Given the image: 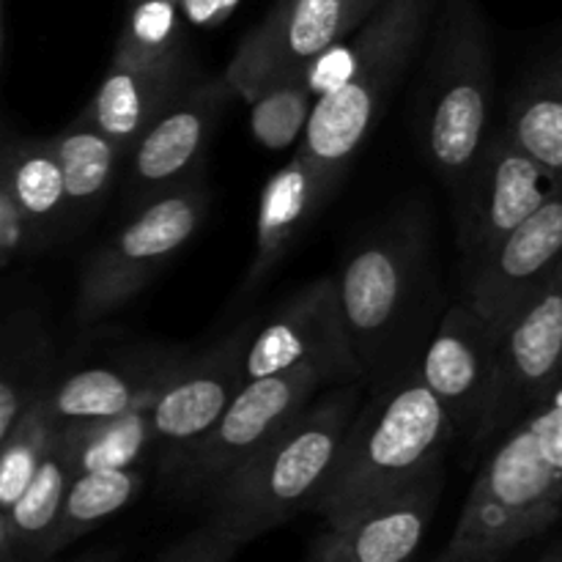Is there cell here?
<instances>
[{"label": "cell", "instance_id": "8d00e7d4", "mask_svg": "<svg viewBox=\"0 0 562 562\" xmlns=\"http://www.w3.org/2000/svg\"><path fill=\"white\" fill-rule=\"evenodd\" d=\"M431 562H445V560H442V558H437V560H431Z\"/></svg>", "mask_w": 562, "mask_h": 562}, {"label": "cell", "instance_id": "ba28073f", "mask_svg": "<svg viewBox=\"0 0 562 562\" xmlns=\"http://www.w3.org/2000/svg\"><path fill=\"white\" fill-rule=\"evenodd\" d=\"M382 3L384 0H278L236 44L225 80L236 97L247 99L274 77L311 71Z\"/></svg>", "mask_w": 562, "mask_h": 562}, {"label": "cell", "instance_id": "484cf974", "mask_svg": "<svg viewBox=\"0 0 562 562\" xmlns=\"http://www.w3.org/2000/svg\"><path fill=\"white\" fill-rule=\"evenodd\" d=\"M140 488L143 472L137 467H130V470H88L75 475L69 492H66L58 530H55V558L75 541H80L82 536H88L93 527L102 525L104 519L126 508L140 494Z\"/></svg>", "mask_w": 562, "mask_h": 562}, {"label": "cell", "instance_id": "9c48e42d", "mask_svg": "<svg viewBox=\"0 0 562 562\" xmlns=\"http://www.w3.org/2000/svg\"><path fill=\"white\" fill-rule=\"evenodd\" d=\"M560 190L562 181L538 165L505 126L492 132L470 179L456 192L467 274Z\"/></svg>", "mask_w": 562, "mask_h": 562}, {"label": "cell", "instance_id": "7c38bea8", "mask_svg": "<svg viewBox=\"0 0 562 562\" xmlns=\"http://www.w3.org/2000/svg\"><path fill=\"white\" fill-rule=\"evenodd\" d=\"M234 88L223 77L192 80L170 108L126 151V198L135 209L195 179L209 137L223 119Z\"/></svg>", "mask_w": 562, "mask_h": 562}, {"label": "cell", "instance_id": "8992f818", "mask_svg": "<svg viewBox=\"0 0 562 562\" xmlns=\"http://www.w3.org/2000/svg\"><path fill=\"white\" fill-rule=\"evenodd\" d=\"M209 192L201 176L135 209L104 245L88 256L80 274L75 316L82 327L135 300L151 274L201 228Z\"/></svg>", "mask_w": 562, "mask_h": 562}, {"label": "cell", "instance_id": "4316f807", "mask_svg": "<svg viewBox=\"0 0 562 562\" xmlns=\"http://www.w3.org/2000/svg\"><path fill=\"white\" fill-rule=\"evenodd\" d=\"M245 102L250 104L252 137L269 151H285L305 137L318 93L311 71H296L263 82Z\"/></svg>", "mask_w": 562, "mask_h": 562}, {"label": "cell", "instance_id": "d4e9b609", "mask_svg": "<svg viewBox=\"0 0 562 562\" xmlns=\"http://www.w3.org/2000/svg\"><path fill=\"white\" fill-rule=\"evenodd\" d=\"M49 344L42 327L27 318L9 322L0 362V439L47 395Z\"/></svg>", "mask_w": 562, "mask_h": 562}, {"label": "cell", "instance_id": "30bf717a", "mask_svg": "<svg viewBox=\"0 0 562 562\" xmlns=\"http://www.w3.org/2000/svg\"><path fill=\"white\" fill-rule=\"evenodd\" d=\"M294 368H313L327 382H351L366 373L340 305L338 278L313 280L256 327L245 355L247 382Z\"/></svg>", "mask_w": 562, "mask_h": 562}, {"label": "cell", "instance_id": "1f68e13d", "mask_svg": "<svg viewBox=\"0 0 562 562\" xmlns=\"http://www.w3.org/2000/svg\"><path fill=\"white\" fill-rule=\"evenodd\" d=\"M36 239L38 234L25 209L16 203L9 187L0 184V267L5 269L14 258L31 250Z\"/></svg>", "mask_w": 562, "mask_h": 562}, {"label": "cell", "instance_id": "5b68a950", "mask_svg": "<svg viewBox=\"0 0 562 562\" xmlns=\"http://www.w3.org/2000/svg\"><path fill=\"white\" fill-rule=\"evenodd\" d=\"M494 58L481 0H442L431 25L420 151L434 173L461 190L488 140Z\"/></svg>", "mask_w": 562, "mask_h": 562}, {"label": "cell", "instance_id": "83f0119b", "mask_svg": "<svg viewBox=\"0 0 562 562\" xmlns=\"http://www.w3.org/2000/svg\"><path fill=\"white\" fill-rule=\"evenodd\" d=\"M179 0H130L113 58L162 66L190 60Z\"/></svg>", "mask_w": 562, "mask_h": 562}, {"label": "cell", "instance_id": "e0dca14e", "mask_svg": "<svg viewBox=\"0 0 562 562\" xmlns=\"http://www.w3.org/2000/svg\"><path fill=\"white\" fill-rule=\"evenodd\" d=\"M442 494V467L409 486L373 499L346 519L327 525L324 536L355 562H409L426 538Z\"/></svg>", "mask_w": 562, "mask_h": 562}, {"label": "cell", "instance_id": "5bb4252c", "mask_svg": "<svg viewBox=\"0 0 562 562\" xmlns=\"http://www.w3.org/2000/svg\"><path fill=\"white\" fill-rule=\"evenodd\" d=\"M503 329L467 302L450 307L426 346L420 376L453 420L459 437L481 442L497 387Z\"/></svg>", "mask_w": 562, "mask_h": 562}, {"label": "cell", "instance_id": "4dcf8cb0", "mask_svg": "<svg viewBox=\"0 0 562 562\" xmlns=\"http://www.w3.org/2000/svg\"><path fill=\"white\" fill-rule=\"evenodd\" d=\"M241 543L220 530L217 525L206 521L201 530L181 538L159 562H231L239 554Z\"/></svg>", "mask_w": 562, "mask_h": 562}, {"label": "cell", "instance_id": "6da1fadb", "mask_svg": "<svg viewBox=\"0 0 562 562\" xmlns=\"http://www.w3.org/2000/svg\"><path fill=\"white\" fill-rule=\"evenodd\" d=\"M483 461L445 562H503L562 514V382L532 404Z\"/></svg>", "mask_w": 562, "mask_h": 562}, {"label": "cell", "instance_id": "836d02e7", "mask_svg": "<svg viewBox=\"0 0 562 562\" xmlns=\"http://www.w3.org/2000/svg\"><path fill=\"white\" fill-rule=\"evenodd\" d=\"M307 562H355V560H351L349 554H346L344 549L338 547V543L329 541L327 536H322L316 541V547H313L311 560H307Z\"/></svg>", "mask_w": 562, "mask_h": 562}, {"label": "cell", "instance_id": "f546056e", "mask_svg": "<svg viewBox=\"0 0 562 562\" xmlns=\"http://www.w3.org/2000/svg\"><path fill=\"white\" fill-rule=\"evenodd\" d=\"M58 437L44 398L22 417L14 431L0 439V516L9 514L27 492Z\"/></svg>", "mask_w": 562, "mask_h": 562}, {"label": "cell", "instance_id": "4fadbf2b", "mask_svg": "<svg viewBox=\"0 0 562 562\" xmlns=\"http://www.w3.org/2000/svg\"><path fill=\"white\" fill-rule=\"evenodd\" d=\"M252 335L256 327L250 322L241 324L206 355L184 362L148 406L154 439L162 453V477L217 426L231 401L245 387V355Z\"/></svg>", "mask_w": 562, "mask_h": 562}, {"label": "cell", "instance_id": "7a4b0ae2", "mask_svg": "<svg viewBox=\"0 0 562 562\" xmlns=\"http://www.w3.org/2000/svg\"><path fill=\"white\" fill-rule=\"evenodd\" d=\"M442 0H384L338 49L329 71H340L318 97L300 151L329 190L376 126L390 91L428 36Z\"/></svg>", "mask_w": 562, "mask_h": 562}, {"label": "cell", "instance_id": "8fae6325", "mask_svg": "<svg viewBox=\"0 0 562 562\" xmlns=\"http://www.w3.org/2000/svg\"><path fill=\"white\" fill-rule=\"evenodd\" d=\"M562 382V263L510 316L497 351V387L481 442L503 437Z\"/></svg>", "mask_w": 562, "mask_h": 562}, {"label": "cell", "instance_id": "f1b7e54d", "mask_svg": "<svg viewBox=\"0 0 562 562\" xmlns=\"http://www.w3.org/2000/svg\"><path fill=\"white\" fill-rule=\"evenodd\" d=\"M154 448L157 439L148 406L93 426H77V475L88 470H130Z\"/></svg>", "mask_w": 562, "mask_h": 562}, {"label": "cell", "instance_id": "7402d4cb", "mask_svg": "<svg viewBox=\"0 0 562 562\" xmlns=\"http://www.w3.org/2000/svg\"><path fill=\"white\" fill-rule=\"evenodd\" d=\"M0 184L9 187L16 203L25 209L38 239L58 228L66 212H75L49 137L38 140V137H14L9 132L3 165H0Z\"/></svg>", "mask_w": 562, "mask_h": 562}, {"label": "cell", "instance_id": "3957f363", "mask_svg": "<svg viewBox=\"0 0 562 562\" xmlns=\"http://www.w3.org/2000/svg\"><path fill=\"white\" fill-rule=\"evenodd\" d=\"M456 437L453 420L420 371L393 379L366 412H357L313 510L327 525L357 514L442 467Z\"/></svg>", "mask_w": 562, "mask_h": 562}, {"label": "cell", "instance_id": "cb8c5ba5", "mask_svg": "<svg viewBox=\"0 0 562 562\" xmlns=\"http://www.w3.org/2000/svg\"><path fill=\"white\" fill-rule=\"evenodd\" d=\"M505 130L562 181V55L543 66L510 104Z\"/></svg>", "mask_w": 562, "mask_h": 562}, {"label": "cell", "instance_id": "44dd1931", "mask_svg": "<svg viewBox=\"0 0 562 562\" xmlns=\"http://www.w3.org/2000/svg\"><path fill=\"white\" fill-rule=\"evenodd\" d=\"M329 195L333 190L327 181L318 176L300 148L283 168L269 176L258 198L256 256L247 272V283H261L272 272L274 263L285 256V250L294 245L296 236L307 228Z\"/></svg>", "mask_w": 562, "mask_h": 562}, {"label": "cell", "instance_id": "d6986e66", "mask_svg": "<svg viewBox=\"0 0 562 562\" xmlns=\"http://www.w3.org/2000/svg\"><path fill=\"white\" fill-rule=\"evenodd\" d=\"M192 77L190 60L162 66L130 64L110 58L97 93L82 110V119L102 130L110 140L130 151L132 143L154 124L165 108L179 99Z\"/></svg>", "mask_w": 562, "mask_h": 562}, {"label": "cell", "instance_id": "9a60e30c", "mask_svg": "<svg viewBox=\"0 0 562 562\" xmlns=\"http://www.w3.org/2000/svg\"><path fill=\"white\" fill-rule=\"evenodd\" d=\"M417 261L420 231L398 225L357 247L340 269V305L366 368H371V362L382 355L404 313L415 283Z\"/></svg>", "mask_w": 562, "mask_h": 562}, {"label": "cell", "instance_id": "603a6c76", "mask_svg": "<svg viewBox=\"0 0 562 562\" xmlns=\"http://www.w3.org/2000/svg\"><path fill=\"white\" fill-rule=\"evenodd\" d=\"M53 151L64 170L66 190L75 212H91L108 198L115 176H119L121 159L126 151L115 140H110L102 130L80 119L49 137Z\"/></svg>", "mask_w": 562, "mask_h": 562}, {"label": "cell", "instance_id": "52a82bcc", "mask_svg": "<svg viewBox=\"0 0 562 562\" xmlns=\"http://www.w3.org/2000/svg\"><path fill=\"white\" fill-rule=\"evenodd\" d=\"M324 384L327 376L313 368H294L245 382L217 426L179 461L173 472L165 475V481L176 494L206 497L220 481L283 434L311 406L313 395Z\"/></svg>", "mask_w": 562, "mask_h": 562}, {"label": "cell", "instance_id": "ffe728a7", "mask_svg": "<svg viewBox=\"0 0 562 562\" xmlns=\"http://www.w3.org/2000/svg\"><path fill=\"white\" fill-rule=\"evenodd\" d=\"M77 475V428H58L53 448L20 503L0 516V562H53L66 492Z\"/></svg>", "mask_w": 562, "mask_h": 562}, {"label": "cell", "instance_id": "2e32d148", "mask_svg": "<svg viewBox=\"0 0 562 562\" xmlns=\"http://www.w3.org/2000/svg\"><path fill=\"white\" fill-rule=\"evenodd\" d=\"M562 263V190L467 274L464 302L499 329Z\"/></svg>", "mask_w": 562, "mask_h": 562}, {"label": "cell", "instance_id": "d6a6232c", "mask_svg": "<svg viewBox=\"0 0 562 562\" xmlns=\"http://www.w3.org/2000/svg\"><path fill=\"white\" fill-rule=\"evenodd\" d=\"M239 3L241 0H179L181 14L192 27H217Z\"/></svg>", "mask_w": 562, "mask_h": 562}, {"label": "cell", "instance_id": "d590c367", "mask_svg": "<svg viewBox=\"0 0 562 562\" xmlns=\"http://www.w3.org/2000/svg\"><path fill=\"white\" fill-rule=\"evenodd\" d=\"M538 562H562V541H554L552 547L538 558Z\"/></svg>", "mask_w": 562, "mask_h": 562}, {"label": "cell", "instance_id": "ac0fdd59", "mask_svg": "<svg viewBox=\"0 0 562 562\" xmlns=\"http://www.w3.org/2000/svg\"><path fill=\"white\" fill-rule=\"evenodd\" d=\"M181 360L157 357L132 366H99L60 379L47 390L44 406L58 428L93 426L154 404L159 390L179 373Z\"/></svg>", "mask_w": 562, "mask_h": 562}, {"label": "cell", "instance_id": "e575fe53", "mask_svg": "<svg viewBox=\"0 0 562 562\" xmlns=\"http://www.w3.org/2000/svg\"><path fill=\"white\" fill-rule=\"evenodd\" d=\"M66 562H121V554H119V549L102 547V549H91V552L77 554V558H71Z\"/></svg>", "mask_w": 562, "mask_h": 562}, {"label": "cell", "instance_id": "277c9868", "mask_svg": "<svg viewBox=\"0 0 562 562\" xmlns=\"http://www.w3.org/2000/svg\"><path fill=\"white\" fill-rule=\"evenodd\" d=\"M357 387H338L311 404L283 434L206 494L209 519L247 547L316 505L349 428Z\"/></svg>", "mask_w": 562, "mask_h": 562}]
</instances>
